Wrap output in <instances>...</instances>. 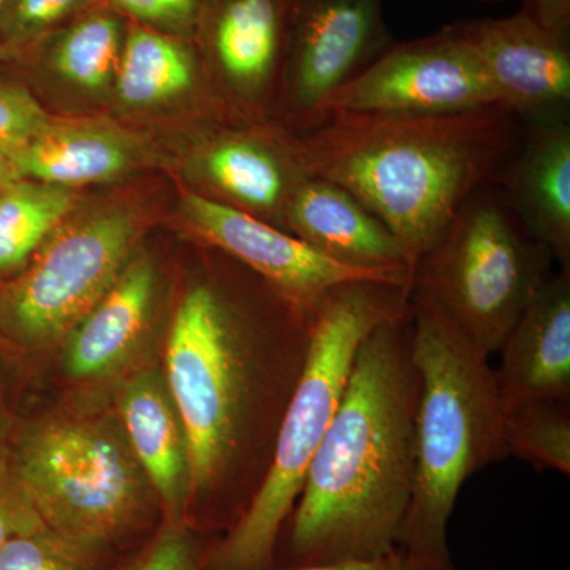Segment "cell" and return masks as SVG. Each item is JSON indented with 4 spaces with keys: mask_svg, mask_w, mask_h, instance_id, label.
Wrapping results in <instances>:
<instances>
[{
    "mask_svg": "<svg viewBox=\"0 0 570 570\" xmlns=\"http://www.w3.org/2000/svg\"><path fill=\"white\" fill-rule=\"evenodd\" d=\"M491 184L560 269L570 272V119L521 124L519 146Z\"/></svg>",
    "mask_w": 570,
    "mask_h": 570,
    "instance_id": "obj_16",
    "label": "cell"
},
{
    "mask_svg": "<svg viewBox=\"0 0 570 570\" xmlns=\"http://www.w3.org/2000/svg\"><path fill=\"white\" fill-rule=\"evenodd\" d=\"M66 187L18 179L0 193V281L20 273L73 212Z\"/></svg>",
    "mask_w": 570,
    "mask_h": 570,
    "instance_id": "obj_21",
    "label": "cell"
},
{
    "mask_svg": "<svg viewBox=\"0 0 570 570\" xmlns=\"http://www.w3.org/2000/svg\"><path fill=\"white\" fill-rule=\"evenodd\" d=\"M482 2H501V0H482Z\"/></svg>",
    "mask_w": 570,
    "mask_h": 570,
    "instance_id": "obj_36",
    "label": "cell"
},
{
    "mask_svg": "<svg viewBox=\"0 0 570 570\" xmlns=\"http://www.w3.org/2000/svg\"><path fill=\"white\" fill-rule=\"evenodd\" d=\"M284 230L340 264L370 272H411L406 250L358 198L305 176L285 206Z\"/></svg>",
    "mask_w": 570,
    "mask_h": 570,
    "instance_id": "obj_17",
    "label": "cell"
},
{
    "mask_svg": "<svg viewBox=\"0 0 570 570\" xmlns=\"http://www.w3.org/2000/svg\"><path fill=\"white\" fill-rule=\"evenodd\" d=\"M115 414L165 521L186 523L194 504L189 444L163 367L140 365L119 379Z\"/></svg>",
    "mask_w": 570,
    "mask_h": 570,
    "instance_id": "obj_14",
    "label": "cell"
},
{
    "mask_svg": "<svg viewBox=\"0 0 570 570\" xmlns=\"http://www.w3.org/2000/svg\"><path fill=\"white\" fill-rule=\"evenodd\" d=\"M409 302L420 390L414 479L396 549L409 570H459L450 553V517L466 480L508 456L504 411L490 356L433 307Z\"/></svg>",
    "mask_w": 570,
    "mask_h": 570,
    "instance_id": "obj_4",
    "label": "cell"
},
{
    "mask_svg": "<svg viewBox=\"0 0 570 570\" xmlns=\"http://www.w3.org/2000/svg\"><path fill=\"white\" fill-rule=\"evenodd\" d=\"M384 0H291L283 104L298 134L324 118L328 100L395 41Z\"/></svg>",
    "mask_w": 570,
    "mask_h": 570,
    "instance_id": "obj_9",
    "label": "cell"
},
{
    "mask_svg": "<svg viewBox=\"0 0 570 570\" xmlns=\"http://www.w3.org/2000/svg\"><path fill=\"white\" fill-rule=\"evenodd\" d=\"M200 281L176 307L163 374L189 444L194 501L257 493L313 336L316 306L277 296L258 313ZM242 513V515H243Z\"/></svg>",
    "mask_w": 570,
    "mask_h": 570,
    "instance_id": "obj_1",
    "label": "cell"
},
{
    "mask_svg": "<svg viewBox=\"0 0 570 570\" xmlns=\"http://www.w3.org/2000/svg\"><path fill=\"white\" fill-rule=\"evenodd\" d=\"M96 560L45 524L0 549V570H96Z\"/></svg>",
    "mask_w": 570,
    "mask_h": 570,
    "instance_id": "obj_25",
    "label": "cell"
},
{
    "mask_svg": "<svg viewBox=\"0 0 570 570\" xmlns=\"http://www.w3.org/2000/svg\"><path fill=\"white\" fill-rule=\"evenodd\" d=\"M494 381L502 411L570 403V272L543 284L502 343Z\"/></svg>",
    "mask_w": 570,
    "mask_h": 570,
    "instance_id": "obj_15",
    "label": "cell"
},
{
    "mask_svg": "<svg viewBox=\"0 0 570 570\" xmlns=\"http://www.w3.org/2000/svg\"><path fill=\"white\" fill-rule=\"evenodd\" d=\"M51 124V116L31 91L17 82L0 80V153L10 156Z\"/></svg>",
    "mask_w": 570,
    "mask_h": 570,
    "instance_id": "obj_27",
    "label": "cell"
},
{
    "mask_svg": "<svg viewBox=\"0 0 570 570\" xmlns=\"http://www.w3.org/2000/svg\"><path fill=\"white\" fill-rule=\"evenodd\" d=\"M157 275L148 257H130L96 305L63 337V374L78 384L122 379L141 365L148 343Z\"/></svg>",
    "mask_w": 570,
    "mask_h": 570,
    "instance_id": "obj_13",
    "label": "cell"
},
{
    "mask_svg": "<svg viewBox=\"0 0 570 570\" xmlns=\"http://www.w3.org/2000/svg\"><path fill=\"white\" fill-rule=\"evenodd\" d=\"M17 422L9 395H7L6 385L0 381V455L7 452Z\"/></svg>",
    "mask_w": 570,
    "mask_h": 570,
    "instance_id": "obj_33",
    "label": "cell"
},
{
    "mask_svg": "<svg viewBox=\"0 0 570 570\" xmlns=\"http://www.w3.org/2000/svg\"><path fill=\"white\" fill-rule=\"evenodd\" d=\"M115 80L124 104L151 107L189 91L195 63L179 41L156 29L134 28L124 39Z\"/></svg>",
    "mask_w": 570,
    "mask_h": 570,
    "instance_id": "obj_22",
    "label": "cell"
},
{
    "mask_svg": "<svg viewBox=\"0 0 570 570\" xmlns=\"http://www.w3.org/2000/svg\"><path fill=\"white\" fill-rule=\"evenodd\" d=\"M508 456L528 461L538 471L570 474V403H534L504 414Z\"/></svg>",
    "mask_w": 570,
    "mask_h": 570,
    "instance_id": "obj_24",
    "label": "cell"
},
{
    "mask_svg": "<svg viewBox=\"0 0 570 570\" xmlns=\"http://www.w3.org/2000/svg\"><path fill=\"white\" fill-rule=\"evenodd\" d=\"M45 524L28 491L11 469L6 453L0 455V549L14 535Z\"/></svg>",
    "mask_w": 570,
    "mask_h": 570,
    "instance_id": "obj_29",
    "label": "cell"
},
{
    "mask_svg": "<svg viewBox=\"0 0 570 570\" xmlns=\"http://www.w3.org/2000/svg\"><path fill=\"white\" fill-rule=\"evenodd\" d=\"M291 0H214L209 48L217 73L249 107L283 85Z\"/></svg>",
    "mask_w": 570,
    "mask_h": 570,
    "instance_id": "obj_18",
    "label": "cell"
},
{
    "mask_svg": "<svg viewBox=\"0 0 570 570\" xmlns=\"http://www.w3.org/2000/svg\"><path fill=\"white\" fill-rule=\"evenodd\" d=\"M452 28L478 61L499 107L521 124L570 119V37L546 31L520 11Z\"/></svg>",
    "mask_w": 570,
    "mask_h": 570,
    "instance_id": "obj_12",
    "label": "cell"
},
{
    "mask_svg": "<svg viewBox=\"0 0 570 570\" xmlns=\"http://www.w3.org/2000/svg\"><path fill=\"white\" fill-rule=\"evenodd\" d=\"M409 306V284L358 281L318 299L305 366L277 428L272 461L245 513L209 553V570H272L277 543L346 390L366 336Z\"/></svg>",
    "mask_w": 570,
    "mask_h": 570,
    "instance_id": "obj_5",
    "label": "cell"
},
{
    "mask_svg": "<svg viewBox=\"0 0 570 570\" xmlns=\"http://www.w3.org/2000/svg\"><path fill=\"white\" fill-rule=\"evenodd\" d=\"M521 122L504 108L452 115L330 112L294 135L299 167L358 198L406 250L411 266L464 200L515 153Z\"/></svg>",
    "mask_w": 570,
    "mask_h": 570,
    "instance_id": "obj_3",
    "label": "cell"
},
{
    "mask_svg": "<svg viewBox=\"0 0 570 570\" xmlns=\"http://www.w3.org/2000/svg\"><path fill=\"white\" fill-rule=\"evenodd\" d=\"M419 390L409 302L356 352L287 520L285 569L374 560L396 549L414 479Z\"/></svg>",
    "mask_w": 570,
    "mask_h": 570,
    "instance_id": "obj_2",
    "label": "cell"
},
{
    "mask_svg": "<svg viewBox=\"0 0 570 570\" xmlns=\"http://www.w3.org/2000/svg\"><path fill=\"white\" fill-rule=\"evenodd\" d=\"M122 45L121 24L112 14H89L62 33L52 63L70 85L99 91L115 78Z\"/></svg>",
    "mask_w": 570,
    "mask_h": 570,
    "instance_id": "obj_23",
    "label": "cell"
},
{
    "mask_svg": "<svg viewBox=\"0 0 570 570\" xmlns=\"http://www.w3.org/2000/svg\"><path fill=\"white\" fill-rule=\"evenodd\" d=\"M18 179L21 178L18 176L17 170H14L10 157L7 154L0 153V193L7 189L11 183L18 181Z\"/></svg>",
    "mask_w": 570,
    "mask_h": 570,
    "instance_id": "obj_34",
    "label": "cell"
},
{
    "mask_svg": "<svg viewBox=\"0 0 570 570\" xmlns=\"http://www.w3.org/2000/svg\"><path fill=\"white\" fill-rule=\"evenodd\" d=\"M6 456L45 527L94 558L140 530L159 505L115 411L17 422Z\"/></svg>",
    "mask_w": 570,
    "mask_h": 570,
    "instance_id": "obj_6",
    "label": "cell"
},
{
    "mask_svg": "<svg viewBox=\"0 0 570 570\" xmlns=\"http://www.w3.org/2000/svg\"><path fill=\"white\" fill-rule=\"evenodd\" d=\"M520 13L546 31L570 37V0H521Z\"/></svg>",
    "mask_w": 570,
    "mask_h": 570,
    "instance_id": "obj_31",
    "label": "cell"
},
{
    "mask_svg": "<svg viewBox=\"0 0 570 570\" xmlns=\"http://www.w3.org/2000/svg\"><path fill=\"white\" fill-rule=\"evenodd\" d=\"M202 174L234 206L283 228L285 206L305 178L294 137L262 132L220 135L202 154Z\"/></svg>",
    "mask_w": 570,
    "mask_h": 570,
    "instance_id": "obj_19",
    "label": "cell"
},
{
    "mask_svg": "<svg viewBox=\"0 0 570 570\" xmlns=\"http://www.w3.org/2000/svg\"><path fill=\"white\" fill-rule=\"evenodd\" d=\"M551 262L504 194L485 184L415 258L409 298L433 307L490 356L553 275Z\"/></svg>",
    "mask_w": 570,
    "mask_h": 570,
    "instance_id": "obj_7",
    "label": "cell"
},
{
    "mask_svg": "<svg viewBox=\"0 0 570 570\" xmlns=\"http://www.w3.org/2000/svg\"><path fill=\"white\" fill-rule=\"evenodd\" d=\"M82 0H7L0 17V58L17 55L58 24Z\"/></svg>",
    "mask_w": 570,
    "mask_h": 570,
    "instance_id": "obj_26",
    "label": "cell"
},
{
    "mask_svg": "<svg viewBox=\"0 0 570 570\" xmlns=\"http://www.w3.org/2000/svg\"><path fill=\"white\" fill-rule=\"evenodd\" d=\"M493 107L501 108L497 94L449 24L433 36L393 43L328 100L324 118L330 112L431 116Z\"/></svg>",
    "mask_w": 570,
    "mask_h": 570,
    "instance_id": "obj_10",
    "label": "cell"
},
{
    "mask_svg": "<svg viewBox=\"0 0 570 570\" xmlns=\"http://www.w3.org/2000/svg\"><path fill=\"white\" fill-rule=\"evenodd\" d=\"M116 9L146 24L189 31L202 11V0H111Z\"/></svg>",
    "mask_w": 570,
    "mask_h": 570,
    "instance_id": "obj_30",
    "label": "cell"
},
{
    "mask_svg": "<svg viewBox=\"0 0 570 570\" xmlns=\"http://www.w3.org/2000/svg\"><path fill=\"white\" fill-rule=\"evenodd\" d=\"M9 157L21 179L66 189L110 181L132 165L129 145L110 130L55 122Z\"/></svg>",
    "mask_w": 570,
    "mask_h": 570,
    "instance_id": "obj_20",
    "label": "cell"
},
{
    "mask_svg": "<svg viewBox=\"0 0 570 570\" xmlns=\"http://www.w3.org/2000/svg\"><path fill=\"white\" fill-rule=\"evenodd\" d=\"M137 236V217L127 209L62 225L20 273L0 281V354L61 346L127 264Z\"/></svg>",
    "mask_w": 570,
    "mask_h": 570,
    "instance_id": "obj_8",
    "label": "cell"
},
{
    "mask_svg": "<svg viewBox=\"0 0 570 570\" xmlns=\"http://www.w3.org/2000/svg\"><path fill=\"white\" fill-rule=\"evenodd\" d=\"M184 217L198 238L303 306L341 284H409L411 272H370L332 261L291 232L200 194L184 197Z\"/></svg>",
    "mask_w": 570,
    "mask_h": 570,
    "instance_id": "obj_11",
    "label": "cell"
},
{
    "mask_svg": "<svg viewBox=\"0 0 570 570\" xmlns=\"http://www.w3.org/2000/svg\"><path fill=\"white\" fill-rule=\"evenodd\" d=\"M204 551L186 523L165 521L156 538L122 570H202Z\"/></svg>",
    "mask_w": 570,
    "mask_h": 570,
    "instance_id": "obj_28",
    "label": "cell"
},
{
    "mask_svg": "<svg viewBox=\"0 0 570 570\" xmlns=\"http://www.w3.org/2000/svg\"><path fill=\"white\" fill-rule=\"evenodd\" d=\"M7 0H0V17H2L3 7H6Z\"/></svg>",
    "mask_w": 570,
    "mask_h": 570,
    "instance_id": "obj_35",
    "label": "cell"
},
{
    "mask_svg": "<svg viewBox=\"0 0 570 570\" xmlns=\"http://www.w3.org/2000/svg\"><path fill=\"white\" fill-rule=\"evenodd\" d=\"M273 570V569H272ZM281 570H409L404 564L400 550L395 549L385 557L366 561L336 562V564L305 566V568H291Z\"/></svg>",
    "mask_w": 570,
    "mask_h": 570,
    "instance_id": "obj_32",
    "label": "cell"
}]
</instances>
